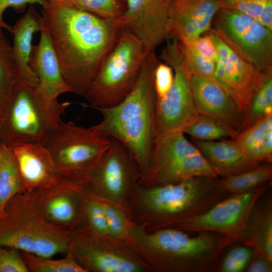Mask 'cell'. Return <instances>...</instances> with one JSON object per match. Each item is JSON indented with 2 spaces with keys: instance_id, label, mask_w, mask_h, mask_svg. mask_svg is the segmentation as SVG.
<instances>
[{
  "instance_id": "cell-9",
  "label": "cell",
  "mask_w": 272,
  "mask_h": 272,
  "mask_svg": "<svg viewBox=\"0 0 272 272\" xmlns=\"http://www.w3.org/2000/svg\"><path fill=\"white\" fill-rule=\"evenodd\" d=\"M210 34L218 53L215 82L235 101L243 114L256 91L270 74L261 72L240 57L212 29Z\"/></svg>"
},
{
  "instance_id": "cell-12",
  "label": "cell",
  "mask_w": 272,
  "mask_h": 272,
  "mask_svg": "<svg viewBox=\"0 0 272 272\" xmlns=\"http://www.w3.org/2000/svg\"><path fill=\"white\" fill-rule=\"evenodd\" d=\"M110 138V144L94 170L89 183L98 191L118 198L126 190L133 176L135 161L126 146ZM136 162V161H135Z\"/></svg>"
},
{
  "instance_id": "cell-5",
  "label": "cell",
  "mask_w": 272,
  "mask_h": 272,
  "mask_svg": "<svg viewBox=\"0 0 272 272\" xmlns=\"http://www.w3.org/2000/svg\"><path fill=\"white\" fill-rule=\"evenodd\" d=\"M110 144V138L92 127L61 119L42 145L51 156L59 179L85 185Z\"/></svg>"
},
{
  "instance_id": "cell-40",
  "label": "cell",
  "mask_w": 272,
  "mask_h": 272,
  "mask_svg": "<svg viewBox=\"0 0 272 272\" xmlns=\"http://www.w3.org/2000/svg\"><path fill=\"white\" fill-rule=\"evenodd\" d=\"M180 43L191 47L198 53L216 63L218 60L217 50L208 32L207 35H201L192 40Z\"/></svg>"
},
{
  "instance_id": "cell-13",
  "label": "cell",
  "mask_w": 272,
  "mask_h": 272,
  "mask_svg": "<svg viewBox=\"0 0 272 272\" xmlns=\"http://www.w3.org/2000/svg\"><path fill=\"white\" fill-rule=\"evenodd\" d=\"M221 8L217 0H172L169 17V36L178 42L194 39L211 29Z\"/></svg>"
},
{
  "instance_id": "cell-16",
  "label": "cell",
  "mask_w": 272,
  "mask_h": 272,
  "mask_svg": "<svg viewBox=\"0 0 272 272\" xmlns=\"http://www.w3.org/2000/svg\"><path fill=\"white\" fill-rule=\"evenodd\" d=\"M190 86L199 114L208 115L241 130L242 114L225 90L217 83L192 75Z\"/></svg>"
},
{
  "instance_id": "cell-34",
  "label": "cell",
  "mask_w": 272,
  "mask_h": 272,
  "mask_svg": "<svg viewBox=\"0 0 272 272\" xmlns=\"http://www.w3.org/2000/svg\"><path fill=\"white\" fill-rule=\"evenodd\" d=\"M84 214L90 231L97 236L108 235L103 202L91 197L86 201Z\"/></svg>"
},
{
  "instance_id": "cell-25",
  "label": "cell",
  "mask_w": 272,
  "mask_h": 272,
  "mask_svg": "<svg viewBox=\"0 0 272 272\" xmlns=\"http://www.w3.org/2000/svg\"><path fill=\"white\" fill-rule=\"evenodd\" d=\"M183 131H174L157 138L154 152V172L184 157L200 152Z\"/></svg>"
},
{
  "instance_id": "cell-27",
  "label": "cell",
  "mask_w": 272,
  "mask_h": 272,
  "mask_svg": "<svg viewBox=\"0 0 272 272\" xmlns=\"http://www.w3.org/2000/svg\"><path fill=\"white\" fill-rule=\"evenodd\" d=\"M183 132L206 141H213L227 137L235 139L239 133L237 129L224 122L201 114H199Z\"/></svg>"
},
{
  "instance_id": "cell-1",
  "label": "cell",
  "mask_w": 272,
  "mask_h": 272,
  "mask_svg": "<svg viewBox=\"0 0 272 272\" xmlns=\"http://www.w3.org/2000/svg\"><path fill=\"white\" fill-rule=\"evenodd\" d=\"M41 16L64 81L72 93L85 97L122 32L120 21L49 1Z\"/></svg>"
},
{
  "instance_id": "cell-18",
  "label": "cell",
  "mask_w": 272,
  "mask_h": 272,
  "mask_svg": "<svg viewBox=\"0 0 272 272\" xmlns=\"http://www.w3.org/2000/svg\"><path fill=\"white\" fill-rule=\"evenodd\" d=\"M70 249L89 268L101 272H138L142 267L132 260L100 248L90 237L73 230Z\"/></svg>"
},
{
  "instance_id": "cell-26",
  "label": "cell",
  "mask_w": 272,
  "mask_h": 272,
  "mask_svg": "<svg viewBox=\"0 0 272 272\" xmlns=\"http://www.w3.org/2000/svg\"><path fill=\"white\" fill-rule=\"evenodd\" d=\"M25 191L12 148L0 146V213L7 202L18 193Z\"/></svg>"
},
{
  "instance_id": "cell-36",
  "label": "cell",
  "mask_w": 272,
  "mask_h": 272,
  "mask_svg": "<svg viewBox=\"0 0 272 272\" xmlns=\"http://www.w3.org/2000/svg\"><path fill=\"white\" fill-rule=\"evenodd\" d=\"M0 272H29L20 251L0 246Z\"/></svg>"
},
{
  "instance_id": "cell-49",
  "label": "cell",
  "mask_w": 272,
  "mask_h": 272,
  "mask_svg": "<svg viewBox=\"0 0 272 272\" xmlns=\"http://www.w3.org/2000/svg\"><path fill=\"white\" fill-rule=\"evenodd\" d=\"M0 214H1V213H0Z\"/></svg>"
},
{
  "instance_id": "cell-4",
  "label": "cell",
  "mask_w": 272,
  "mask_h": 272,
  "mask_svg": "<svg viewBox=\"0 0 272 272\" xmlns=\"http://www.w3.org/2000/svg\"><path fill=\"white\" fill-rule=\"evenodd\" d=\"M72 231L47 221L26 191L13 197L0 214V246L37 256L52 257L71 247Z\"/></svg>"
},
{
  "instance_id": "cell-21",
  "label": "cell",
  "mask_w": 272,
  "mask_h": 272,
  "mask_svg": "<svg viewBox=\"0 0 272 272\" xmlns=\"http://www.w3.org/2000/svg\"><path fill=\"white\" fill-rule=\"evenodd\" d=\"M195 144L218 175L227 177L259 165L244 153L235 140L218 142L197 140Z\"/></svg>"
},
{
  "instance_id": "cell-3",
  "label": "cell",
  "mask_w": 272,
  "mask_h": 272,
  "mask_svg": "<svg viewBox=\"0 0 272 272\" xmlns=\"http://www.w3.org/2000/svg\"><path fill=\"white\" fill-rule=\"evenodd\" d=\"M71 104H48L38 83L20 77L1 104L0 141L10 147L42 144Z\"/></svg>"
},
{
  "instance_id": "cell-39",
  "label": "cell",
  "mask_w": 272,
  "mask_h": 272,
  "mask_svg": "<svg viewBox=\"0 0 272 272\" xmlns=\"http://www.w3.org/2000/svg\"><path fill=\"white\" fill-rule=\"evenodd\" d=\"M221 8L234 10L246 14L258 21L266 3L254 0H217ZM267 3V2H266Z\"/></svg>"
},
{
  "instance_id": "cell-41",
  "label": "cell",
  "mask_w": 272,
  "mask_h": 272,
  "mask_svg": "<svg viewBox=\"0 0 272 272\" xmlns=\"http://www.w3.org/2000/svg\"><path fill=\"white\" fill-rule=\"evenodd\" d=\"M48 3V0H0V27L12 32V27L5 23L3 19L4 13L8 8H12L18 13H22L29 5L38 4L43 7Z\"/></svg>"
},
{
  "instance_id": "cell-11",
  "label": "cell",
  "mask_w": 272,
  "mask_h": 272,
  "mask_svg": "<svg viewBox=\"0 0 272 272\" xmlns=\"http://www.w3.org/2000/svg\"><path fill=\"white\" fill-rule=\"evenodd\" d=\"M84 185L58 179L50 186L26 192L34 207L47 221L72 230L79 218L78 193Z\"/></svg>"
},
{
  "instance_id": "cell-29",
  "label": "cell",
  "mask_w": 272,
  "mask_h": 272,
  "mask_svg": "<svg viewBox=\"0 0 272 272\" xmlns=\"http://www.w3.org/2000/svg\"><path fill=\"white\" fill-rule=\"evenodd\" d=\"M270 115H272V74L265 79L252 97L243 114L240 130Z\"/></svg>"
},
{
  "instance_id": "cell-17",
  "label": "cell",
  "mask_w": 272,
  "mask_h": 272,
  "mask_svg": "<svg viewBox=\"0 0 272 272\" xmlns=\"http://www.w3.org/2000/svg\"><path fill=\"white\" fill-rule=\"evenodd\" d=\"M11 148L25 191L45 188L57 181L51 156L42 144H24Z\"/></svg>"
},
{
  "instance_id": "cell-31",
  "label": "cell",
  "mask_w": 272,
  "mask_h": 272,
  "mask_svg": "<svg viewBox=\"0 0 272 272\" xmlns=\"http://www.w3.org/2000/svg\"><path fill=\"white\" fill-rule=\"evenodd\" d=\"M49 2L73 7L112 20H120L126 9V0H52Z\"/></svg>"
},
{
  "instance_id": "cell-22",
  "label": "cell",
  "mask_w": 272,
  "mask_h": 272,
  "mask_svg": "<svg viewBox=\"0 0 272 272\" xmlns=\"http://www.w3.org/2000/svg\"><path fill=\"white\" fill-rule=\"evenodd\" d=\"M41 28V16L33 5L28 9L12 26L13 51L21 78L28 81L38 83L36 74L30 66L34 34Z\"/></svg>"
},
{
  "instance_id": "cell-10",
  "label": "cell",
  "mask_w": 272,
  "mask_h": 272,
  "mask_svg": "<svg viewBox=\"0 0 272 272\" xmlns=\"http://www.w3.org/2000/svg\"><path fill=\"white\" fill-rule=\"evenodd\" d=\"M172 0H126L123 29L135 36L149 53L169 37Z\"/></svg>"
},
{
  "instance_id": "cell-30",
  "label": "cell",
  "mask_w": 272,
  "mask_h": 272,
  "mask_svg": "<svg viewBox=\"0 0 272 272\" xmlns=\"http://www.w3.org/2000/svg\"><path fill=\"white\" fill-rule=\"evenodd\" d=\"M29 271L31 272H87L80 265L71 250L64 258L54 259L51 257L37 256L20 251Z\"/></svg>"
},
{
  "instance_id": "cell-19",
  "label": "cell",
  "mask_w": 272,
  "mask_h": 272,
  "mask_svg": "<svg viewBox=\"0 0 272 272\" xmlns=\"http://www.w3.org/2000/svg\"><path fill=\"white\" fill-rule=\"evenodd\" d=\"M252 191L235 194L206 213L191 219L187 226L192 230L223 231L236 226L254 200Z\"/></svg>"
},
{
  "instance_id": "cell-7",
  "label": "cell",
  "mask_w": 272,
  "mask_h": 272,
  "mask_svg": "<svg viewBox=\"0 0 272 272\" xmlns=\"http://www.w3.org/2000/svg\"><path fill=\"white\" fill-rule=\"evenodd\" d=\"M172 38L162 50L159 58L172 68L174 80L167 95L157 101V138L169 132L183 131L199 114L190 86L192 74L178 41Z\"/></svg>"
},
{
  "instance_id": "cell-32",
  "label": "cell",
  "mask_w": 272,
  "mask_h": 272,
  "mask_svg": "<svg viewBox=\"0 0 272 272\" xmlns=\"http://www.w3.org/2000/svg\"><path fill=\"white\" fill-rule=\"evenodd\" d=\"M0 27V105L21 77L13 48Z\"/></svg>"
},
{
  "instance_id": "cell-45",
  "label": "cell",
  "mask_w": 272,
  "mask_h": 272,
  "mask_svg": "<svg viewBox=\"0 0 272 272\" xmlns=\"http://www.w3.org/2000/svg\"><path fill=\"white\" fill-rule=\"evenodd\" d=\"M255 1L260 2V3H266L269 1H271L272 0H254Z\"/></svg>"
},
{
  "instance_id": "cell-14",
  "label": "cell",
  "mask_w": 272,
  "mask_h": 272,
  "mask_svg": "<svg viewBox=\"0 0 272 272\" xmlns=\"http://www.w3.org/2000/svg\"><path fill=\"white\" fill-rule=\"evenodd\" d=\"M205 177H195L145 190L142 194L144 206L163 214L179 213L193 208L206 191Z\"/></svg>"
},
{
  "instance_id": "cell-8",
  "label": "cell",
  "mask_w": 272,
  "mask_h": 272,
  "mask_svg": "<svg viewBox=\"0 0 272 272\" xmlns=\"http://www.w3.org/2000/svg\"><path fill=\"white\" fill-rule=\"evenodd\" d=\"M212 29L247 62L261 72L272 71V30L243 13L221 8Z\"/></svg>"
},
{
  "instance_id": "cell-47",
  "label": "cell",
  "mask_w": 272,
  "mask_h": 272,
  "mask_svg": "<svg viewBox=\"0 0 272 272\" xmlns=\"http://www.w3.org/2000/svg\"><path fill=\"white\" fill-rule=\"evenodd\" d=\"M48 1H52V0H48Z\"/></svg>"
},
{
  "instance_id": "cell-24",
  "label": "cell",
  "mask_w": 272,
  "mask_h": 272,
  "mask_svg": "<svg viewBox=\"0 0 272 272\" xmlns=\"http://www.w3.org/2000/svg\"><path fill=\"white\" fill-rule=\"evenodd\" d=\"M153 175L159 182L166 184L195 177L215 178L218 174L205 157L199 152L155 170Z\"/></svg>"
},
{
  "instance_id": "cell-6",
  "label": "cell",
  "mask_w": 272,
  "mask_h": 272,
  "mask_svg": "<svg viewBox=\"0 0 272 272\" xmlns=\"http://www.w3.org/2000/svg\"><path fill=\"white\" fill-rule=\"evenodd\" d=\"M147 54L141 41L122 29L84 97L89 103L85 106L110 108L123 101L134 87Z\"/></svg>"
},
{
  "instance_id": "cell-23",
  "label": "cell",
  "mask_w": 272,
  "mask_h": 272,
  "mask_svg": "<svg viewBox=\"0 0 272 272\" xmlns=\"http://www.w3.org/2000/svg\"><path fill=\"white\" fill-rule=\"evenodd\" d=\"M244 153L259 163L272 157V115L265 116L239 132L234 139Z\"/></svg>"
},
{
  "instance_id": "cell-28",
  "label": "cell",
  "mask_w": 272,
  "mask_h": 272,
  "mask_svg": "<svg viewBox=\"0 0 272 272\" xmlns=\"http://www.w3.org/2000/svg\"><path fill=\"white\" fill-rule=\"evenodd\" d=\"M272 175L269 163L257 165L241 173L227 176L222 182L223 188L235 194L250 191L270 180Z\"/></svg>"
},
{
  "instance_id": "cell-44",
  "label": "cell",
  "mask_w": 272,
  "mask_h": 272,
  "mask_svg": "<svg viewBox=\"0 0 272 272\" xmlns=\"http://www.w3.org/2000/svg\"><path fill=\"white\" fill-rule=\"evenodd\" d=\"M258 22L272 30V1L265 3Z\"/></svg>"
},
{
  "instance_id": "cell-43",
  "label": "cell",
  "mask_w": 272,
  "mask_h": 272,
  "mask_svg": "<svg viewBox=\"0 0 272 272\" xmlns=\"http://www.w3.org/2000/svg\"><path fill=\"white\" fill-rule=\"evenodd\" d=\"M271 262L263 256L256 258L248 269L249 272H269L271 271Z\"/></svg>"
},
{
  "instance_id": "cell-37",
  "label": "cell",
  "mask_w": 272,
  "mask_h": 272,
  "mask_svg": "<svg viewBox=\"0 0 272 272\" xmlns=\"http://www.w3.org/2000/svg\"><path fill=\"white\" fill-rule=\"evenodd\" d=\"M108 235L116 237L123 235L127 229L126 219L118 209L103 202Z\"/></svg>"
},
{
  "instance_id": "cell-38",
  "label": "cell",
  "mask_w": 272,
  "mask_h": 272,
  "mask_svg": "<svg viewBox=\"0 0 272 272\" xmlns=\"http://www.w3.org/2000/svg\"><path fill=\"white\" fill-rule=\"evenodd\" d=\"M174 80L172 68L160 61L157 65L154 77V87L157 99L163 98L170 90Z\"/></svg>"
},
{
  "instance_id": "cell-48",
  "label": "cell",
  "mask_w": 272,
  "mask_h": 272,
  "mask_svg": "<svg viewBox=\"0 0 272 272\" xmlns=\"http://www.w3.org/2000/svg\"><path fill=\"white\" fill-rule=\"evenodd\" d=\"M1 144H2V143H1ZM1 144H0V146H1Z\"/></svg>"
},
{
  "instance_id": "cell-20",
  "label": "cell",
  "mask_w": 272,
  "mask_h": 272,
  "mask_svg": "<svg viewBox=\"0 0 272 272\" xmlns=\"http://www.w3.org/2000/svg\"><path fill=\"white\" fill-rule=\"evenodd\" d=\"M143 237L147 244L156 251L180 258H196L210 252L214 246L213 239L208 235L190 237L173 229L144 235Z\"/></svg>"
},
{
  "instance_id": "cell-46",
  "label": "cell",
  "mask_w": 272,
  "mask_h": 272,
  "mask_svg": "<svg viewBox=\"0 0 272 272\" xmlns=\"http://www.w3.org/2000/svg\"><path fill=\"white\" fill-rule=\"evenodd\" d=\"M1 105H0V114H1Z\"/></svg>"
},
{
  "instance_id": "cell-15",
  "label": "cell",
  "mask_w": 272,
  "mask_h": 272,
  "mask_svg": "<svg viewBox=\"0 0 272 272\" xmlns=\"http://www.w3.org/2000/svg\"><path fill=\"white\" fill-rule=\"evenodd\" d=\"M38 43L32 47L30 66L37 76L42 95L49 105L59 103L58 97L72 92L64 81L58 60L46 29L41 22Z\"/></svg>"
},
{
  "instance_id": "cell-35",
  "label": "cell",
  "mask_w": 272,
  "mask_h": 272,
  "mask_svg": "<svg viewBox=\"0 0 272 272\" xmlns=\"http://www.w3.org/2000/svg\"><path fill=\"white\" fill-rule=\"evenodd\" d=\"M252 256L251 250L237 247L230 250L224 259L221 270L224 272H239L245 269Z\"/></svg>"
},
{
  "instance_id": "cell-33",
  "label": "cell",
  "mask_w": 272,
  "mask_h": 272,
  "mask_svg": "<svg viewBox=\"0 0 272 272\" xmlns=\"http://www.w3.org/2000/svg\"><path fill=\"white\" fill-rule=\"evenodd\" d=\"M178 43L192 74L215 82L216 62L201 55L191 47Z\"/></svg>"
},
{
  "instance_id": "cell-2",
  "label": "cell",
  "mask_w": 272,
  "mask_h": 272,
  "mask_svg": "<svg viewBox=\"0 0 272 272\" xmlns=\"http://www.w3.org/2000/svg\"><path fill=\"white\" fill-rule=\"evenodd\" d=\"M159 62L154 50L147 54L131 91L115 106L95 108L102 119L91 126L98 133L122 143L131 154L142 175L148 178L153 175L154 171L157 101L154 77Z\"/></svg>"
},
{
  "instance_id": "cell-42",
  "label": "cell",
  "mask_w": 272,
  "mask_h": 272,
  "mask_svg": "<svg viewBox=\"0 0 272 272\" xmlns=\"http://www.w3.org/2000/svg\"><path fill=\"white\" fill-rule=\"evenodd\" d=\"M258 242L263 256L272 262V220L269 214L259 229Z\"/></svg>"
}]
</instances>
